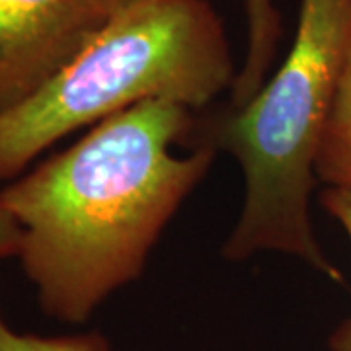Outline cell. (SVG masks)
<instances>
[{
    "instance_id": "cell-10",
    "label": "cell",
    "mask_w": 351,
    "mask_h": 351,
    "mask_svg": "<svg viewBox=\"0 0 351 351\" xmlns=\"http://www.w3.org/2000/svg\"><path fill=\"white\" fill-rule=\"evenodd\" d=\"M133 2H137V0H104V4L108 6V10L112 14L121 10V8H125L129 4H133Z\"/></svg>"
},
{
    "instance_id": "cell-3",
    "label": "cell",
    "mask_w": 351,
    "mask_h": 351,
    "mask_svg": "<svg viewBox=\"0 0 351 351\" xmlns=\"http://www.w3.org/2000/svg\"><path fill=\"white\" fill-rule=\"evenodd\" d=\"M234 78L225 25L207 0H137L34 98L0 115V182L80 127L151 100L203 110Z\"/></svg>"
},
{
    "instance_id": "cell-9",
    "label": "cell",
    "mask_w": 351,
    "mask_h": 351,
    "mask_svg": "<svg viewBox=\"0 0 351 351\" xmlns=\"http://www.w3.org/2000/svg\"><path fill=\"white\" fill-rule=\"evenodd\" d=\"M20 242H22V228L0 199V260L18 256Z\"/></svg>"
},
{
    "instance_id": "cell-6",
    "label": "cell",
    "mask_w": 351,
    "mask_h": 351,
    "mask_svg": "<svg viewBox=\"0 0 351 351\" xmlns=\"http://www.w3.org/2000/svg\"><path fill=\"white\" fill-rule=\"evenodd\" d=\"M314 174L328 188L351 189V47L318 147Z\"/></svg>"
},
{
    "instance_id": "cell-4",
    "label": "cell",
    "mask_w": 351,
    "mask_h": 351,
    "mask_svg": "<svg viewBox=\"0 0 351 351\" xmlns=\"http://www.w3.org/2000/svg\"><path fill=\"white\" fill-rule=\"evenodd\" d=\"M110 16L104 0H0V115L47 86Z\"/></svg>"
},
{
    "instance_id": "cell-5",
    "label": "cell",
    "mask_w": 351,
    "mask_h": 351,
    "mask_svg": "<svg viewBox=\"0 0 351 351\" xmlns=\"http://www.w3.org/2000/svg\"><path fill=\"white\" fill-rule=\"evenodd\" d=\"M248 20V49L242 69L232 82L228 110H239L263 86L265 73L276 55L279 41V12L274 0H244Z\"/></svg>"
},
{
    "instance_id": "cell-2",
    "label": "cell",
    "mask_w": 351,
    "mask_h": 351,
    "mask_svg": "<svg viewBox=\"0 0 351 351\" xmlns=\"http://www.w3.org/2000/svg\"><path fill=\"white\" fill-rule=\"evenodd\" d=\"M351 47V0H301L299 24L277 73L239 110L215 117L203 145L225 149L244 172V207L223 256L301 258L341 279L314 237V162Z\"/></svg>"
},
{
    "instance_id": "cell-1",
    "label": "cell",
    "mask_w": 351,
    "mask_h": 351,
    "mask_svg": "<svg viewBox=\"0 0 351 351\" xmlns=\"http://www.w3.org/2000/svg\"><path fill=\"white\" fill-rule=\"evenodd\" d=\"M191 127L186 106L143 101L0 188L22 228L18 258L47 316L84 324L143 274L164 226L213 164V147L174 152Z\"/></svg>"
},
{
    "instance_id": "cell-8",
    "label": "cell",
    "mask_w": 351,
    "mask_h": 351,
    "mask_svg": "<svg viewBox=\"0 0 351 351\" xmlns=\"http://www.w3.org/2000/svg\"><path fill=\"white\" fill-rule=\"evenodd\" d=\"M320 203L332 215L351 240V189L350 188H326L320 195ZM330 351H351V316L343 320L328 341Z\"/></svg>"
},
{
    "instance_id": "cell-7",
    "label": "cell",
    "mask_w": 351,
    "mask_h": 351,
    "mask_svg": "<svg viewBox=\"0 0 351 351\" xmlns=\"http://www.w3.org/2000/svg\"><path fill=\"white\" fill-rule=\"evenodd\" d=\"M0 351H112L110 339L100 332L71 336H36L16 332L0 308Z\"/></svg>"
}]
</instances>
